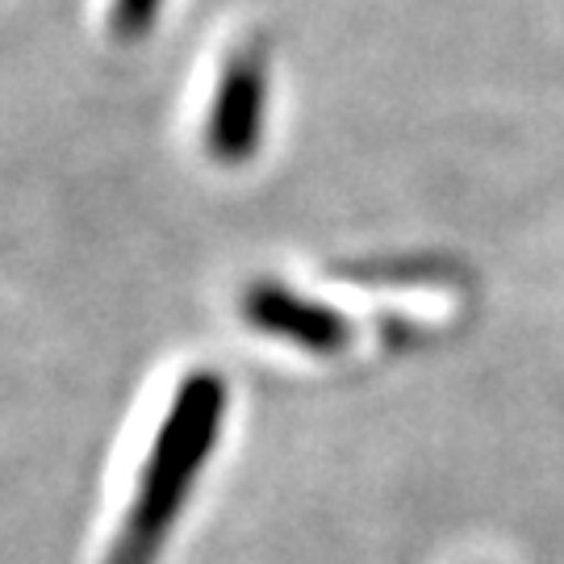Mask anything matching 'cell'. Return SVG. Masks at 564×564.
<instances>
[{"label": "cell", "instance_id": "obj_1", "mask_svg": "<svg viewBox=\"0 0 564 564\" xmlns=\"http://www.w3.org/2000/svg\"><path fill=\"white\" fill-rule=\"evenodd\" d=\"M226 414V381L218 372H193L184 377L176 398L167 405L151 460L142 468L134 502L126 510V527L113 540L109 564H155L167 531L181 514L188 489L197 481L209 447L218 444Z\"/></svg>", "mask_w": 564, "mask_h": 564}, {"label": "cell", "instance_id": "obj_2", "mask_svg": "<svg viewBox=\"0 0 564 564\" xmlns=\"http://www.w3.org/2000/svg\"><path fill=\"white\" fill-rule=\"evenodd\" d=\"M263 101H268L263 59L242 51L226 63L214 105H209V121H205V147L214 160L235 167L256 155L263 134Z\"/></svg>", "mask_w": 564, "mask_h": 564}, {"label": "cell", "instance_id": "obj_3", "mask_svg": "<svg viewBox=\"0 0 564 564\" xmlns=\"http://www.w3.org/2000/svg\"><path fill=\"white\" fill-rule=\"evenodd\" d=\"M242 314L247 323L268 330V335H281V339L297 343L305 351H339L343 343L351 339V326L343 318L339 310L318 302H305L297 293H289L281 284H256L247 289L242 297Z\"/></svg>", "mask_w": 564, "mask_h": 564}, {"label": "cell", "instance_id": "obj_4", "mask_svg": "<svg viewBox=\"0 0 564 564\" xmlns=\"http://www.w3.org/2000/svg\"><path fill=\"white\" fill-rule=\"evenodd\" d=\"M163 0H113V13H109V30L118 39H142L151 25H155V13H160Z\"/></svg>", "mask_w": 564, "mask_h": 564}]
</instances>
